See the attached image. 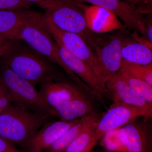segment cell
I'll use <instances>...</instances> for the list:
<instances>
[{"label": "cell", "instance_id": "cell-34", "mask_svg": "<svg viewBox=\"0 0 152 152\" xmlns=\"http://www.w3.org/2000/svg\"></svg>", "mask_w": 152, "mask_h": 152}, {"label": "cell", "instance_id": "cell-2", "mask_svg": "<svg viewBox=\"0 0 152 152\" xmlns=\"http://www.w3.org/2000/svg\"><path fill=\"white\" fill-rule=\"evenodd\" d=\"M0 61V64L7 66L34 86L48 79L62 80L50 61L29 46L23 45L20 41Z\"/></svg>", "mask_w": 152, "mask_h": 152}, {"label": "cell", "instance_id": "cell-24", "mask_svg": "<svg viewBox=\"0 0 152 152\" xmlns=\"http://www.w3.org/2000/svg\"><path fill=\"white\" fill-rule=\"evenodd\" d=\"M33 4L23 0H0V10L20 11L29 10Z\"/></svg>", "mask_w": 152, "mask_h": 152}, {"label": "cell", "instance_id": "cell-4", "mask_svg": "<svg viewBox=\"0 0 152 152\" xmlns=\"http://www.w3.org/2000/svg\"><path fill=\"white\" fill-rule=\"evenodd\" d=\"M45 14L58 27L79 35L94 50L101 35L89 29L83 11L73 0H58Z\"/></svg>", "mask_w": 152, "mask_h": 152}, {"label": "cell", "instance_id": "cell-5", "mask_svg": "<svg viewBox=\"0 0 152 152\" xmlns=\"http://www.w3.org/2000/svg\"><path fill=\"white\" fill-rule=\"evenodd\" d=\"M0 80L5 86L12 102L30 110L53 116V110L44 102L34 85L2 64H0Z\"/></svg>", "mask_w": 152, "mask_h": 152}, {"label": "cell", "instance_id": "cell-26", "mask_svg": "<svg viewBox=\"0 0 152 152\" xmlns=\"http://www.w3.org/2000/svg\"><path fill=\"white\" fill-rule=\"evenodd\" d=\"M17 40H9L0 45V59L5 56L11 52L19 42Z\"/></svg>", "mask_w": 152, "mask_h": 152}, {"label": "cell", "instance_id": "cell-18", "mask_svg": "<svg viewBox=\"0 0 152 152\" xmlns=\"http://www.w3.org/2000/svg\"><path fill=\"white\" fill-rule=\"evenodd\" d=\"M99 117L96 113L80 118L77 122L44 152H63L90 123Z\"/></svg>", "mask_w": 152, "mask_h": 152}, {"label": "cell", "instance_id": "cell-1", "mask_svg": "<svg viewBox=\"0 0 152 152\" xmlns=\"http://www.w3.org/2000/svg\"><path fill=\"white\" fill-rule=\"evenodd\" d=\"M43 15L30 10L18 29L14 39L24 41L34 50L59 66L77 85L83 89H87L86 85L63 61L58 45L44 24Z\"/></svg>", "mask_w": 152, "mask_h": 152}, {"label": "cell", "instance_id": "cell-29", "mask_svg": "<svg viewBox=\"0 0 152 152\" xmlns=\"http://www.w3.org/2000/svg\"><path fill=\"white\" fill-rule=\"evenodd\" d=\"M133 38L137 42L143 44L147 47H148L149 48L152 49V43L149 42L147 39L145 38L141 37L137 33L134 31V33L132 34Z\"/></svg>", "mask_w": 152, "mask_h": 152}, {"label": "cell", "instance_id": "cell-17", "mask_svg": "<svg viewBox=\"0 0 152 152\" xmlns=\"http://www.w3.org/2000/svg\"><path fill=\"white\" fill-rule=\"evenodd\" d=\"M123 61L148 65L152 64V51L148 47L135 40L125 38L121 50Z\"/></svg>", "mask_w": 152, "mask_h": 152}, {"label": "cell", "instance_id": "cell-9", "mask_svg": "<svg viewBox=\"0 0 152 152\" xmlns=\"http://www.w3.org/2000/svg\"><path fill=\"white\" fill-rule=\"evenodd\" d=\"M142 118L120 128V138L128 152H152L151 118Z\"/></svg>", "mask_w": 152, "mask_h": 152}, {"label": "cell", "instance_id": "cell-10", "mask_svg": "<svg viewBox=\"0 0 152 152\" xmlns=\"http://www.w3.org/2000/svg\"><path fill=\"white\" fill-rule=\"evenodd\" d=\"M79 3H87L111 11L124 23L126 28L145 35V19L141 11L121 0H73Z\"/></svg>", "mask_w": 152, "mask_h": 152}, {"label": "cell", "instance_id": "cell-25", "mask_svg": "<svg viewBox=\"0 0 152 152\" xmlns=\"http://www.w3.org/2000/svg\"><path fill=\"white\" fill-rule=\"evenodd\" d=\"M12 102L5 86L0 80V114L7 110Z\"/></svg>", "mask_w": 152, "mask_h": 152}, {"label": "cell", "instance_id": "cell-22", "mask_svg": "<svg viewBox=\"0 0 152 152\" xmlns=\"http://www.w3.org/2000/svg\"><path fill=\"white\" fill-rule=\"evenodd\" d=\"M120 71L131 91L152 105V86L141 80Z\"/></svg>", "mask_w": 152, "mask_h": 152}, {"label": "cell", "instance_id": "cell-30", "mask_svg": "<svg viewBox=\"0 0 152 152\" xmlns=\"http://www.w3.org/2000/svg\"><path fill=\"white\" fill-rule=\"evenodd\" d=\"M152 23H146L145 35L147 36V39L151 42L152 43Z\"/></svg>", "mask_w": 152, "mask_h": 152}, {"label": "cell", "instance_id": "cell-32", "mask_svg": "<svg viewBox=\"0 0 152 152\" xmlns=\"http://www.w3.org/2000/svg\"><path fill=\"white\" fill-rule=\"evenodd\" d=\"M126 1H127V3L128 4L134 6V5L135 4L141 2L145 1H147V0H126Z\"/></svg>", "mask_w": 152, "mask_h": 152}, {"label": "cell", "instance_id": "cell-6", "mask_svg": "<svg viewBox=\"0 0 152 152\" xmlns=\"http://www.w3.org/2000/svg\"><path fill=\"white\" fill-rule=\"evenodd\" d=\"M43 21L47 30L57 43L61 44L66 50L83 60L101 78L100 69L96 56L81 36L61 29L45 14L43 15Z\"/></svg>", "mask_w": 152, "mask_h": 152}, {"label": "cell", "instance_id": "cell-11", "mask_svg": "<svg viewBox=\"0 0 152 152\" xmlns=\"http://www.w3.org/2000/svg\"><path fill=\"white\" fill-rule=\"evenodd\" d=\"M57 44L61 58L66 66L104 100V97L108 94V92L105 84L100 77L83 60L66 50L61 44Z\"/></svg>", "mask_w": 152, "mask_h": 152}, {"label": "cell", "instance_id": "cell-7", "mask_svg": "<svg viewBox=\"0 0 152 152\" xmlns=\"http://www.w3.org/2000/svg\"><path fill=\"white\" fill-rule=\"evenodd\" d=\"M125 38L121 34L101 35L95 47L101 78L105 84L121 70L122 62L121 50Z\"/></svg>", "mask_w": 152, "mask_h": 152}, {"label": "cell", "instance_id": "cell-14", "mask_svg": "<svg viewBox=\"0 0 152 152\" xmlns=\"http://www.w3.org/2000/svg\"><path fill=\"white\" fill-rule=\"evenodd\" d=\"M75 2L83 11L87 27L95 34H105L126 28L111 11L99 6H86Z\"/></svg>", "mask_w": 152, "mask_h": 152}, {"label": "cell", "instance_id": "cell-33", "mask_svg": "<svg viewBox=\"0 0 152 152\" xmlns=\"http://www.w3.org/2000/svg\"><path fill=\"white\" fill-rule=\"evenodd\" d=\"M106 152H108V151H107Z\"/></svg>", "mask_w": 152, "mask_h": 152}, {"label": "cell", "instance_id": "cell-31", "mask_svg": "<svg viewBox=\"0 0 152 152\" xmlns=\"http://www.w3.org/2000/svg\"><path fill=\"white\" fill-rule=\"evenodd\" d=\"M10 39V38L6 36L2 35H0V45L4 44V43L6 42L7 41Z\"/></svg>", "mask_w": 152, "mask_h": 152}, {"label": "cell", "instance_id": "cell-27", "mask_svg": "<svg viewBox=\"0 0 152 152\" xmlns=\"http://www.w3.org/2000/svg\"><path fill=\"white\" fill-rule=\"evenodd\" d=\"M30 3H35L45 11L48 10L52 8L56 3L58 0H23Z\"/></svg>", "mask_w": 152, "mask_h": 152}, {"label": "cell", "instance_id": "cell-28", "mask_svg": "<svg viewBox=\"0 0 152 152\" xmlns=\"http://www.w3.org/2000/svg\"><path fill=\"white\" fill-rule=\"evenodd\" d=\"M0 152H22L13 144L0 136Z\"/></svg>", "mask_w": 152, "mask_h": 152}, {"label": "cell", "instance_id": "cell-21", "mask_svg": "<svg viewBox=\"0 0 152 152\" xmlns=\"http://www.w3.org/2000/svg\"><path fill=\"white\" fill-rule=\"evenodd\" d=\"M121 72L144 81L152 86V64L142 65L123 61Z\"/></svg>", "mask_w": 152, "mask_h": 152}, {"label": "cell", "instance_id": "cell-20", "mask_svg": "<svg viewBox=\"0 0 152 152\" xmlns=\"http://www.w3.org/2000/svg\"><path fill=\"white\" fill-rule=\"evenodd\" d=\"M99 118L85 128L63 152H90L97 142L95 138L96 125Z\"/></svg>", "mask_w": 152, "mask_h": 152}, {"label": "cell", "instance_id": "cell-15", "mask_svg": "<svg viewBox=\"0 0 152 152\" xmlns=\"http://www.w3.org/2000/svg\"><path fill=\"white\" fill-rule=\"evenodd\" d=\"M105 85L113 104L136 107L152 115V105L131 91L121 71L109 79Z\"/></svg>", "mask_w": 152, "mask_h": 152}, {"label": "cell", "instance_id": "cell-13", "mask_svg": "<svg viewBox=\"0 0 152 152\" xmlns=\"http://www.w3.org/2000/svg\"><path fill=\"white\" fill-rule=\"evenodd\" d=\"M79 119L47 123L33 135L24 148L27 152H44Z\"/></svg>", "mask_w": 152, "mask_h": 152}, {"label": "cell", "instance_id": "cell-16", "mask_svg": "<svg viewBox=\"0 0 152 152\" xmlns=\"http://www.w3.org/2000/svg\"><path fill=\"white\" fill-rule=\"evenodd\" d=\"M90 97L85 95L57 105L52 108L53 116L62 121H72L96 113Z\"/></svg>", "mask_w": 152, "mask_h": 152}, {"label": "cell", "instance_id": "cell-8", "mask_svg": "<svg viewBox=\"0 0 152 152\" xmlns=\"http://www.w3.org/2000/svg\"><path fill=\"white\" fill-rule=\"evenodd\" d=\"M152 117V114L139 108L113 104L99 118L95 129V140L98 142L106 133L122 127L138 118Z\"/></svg>", "mask_w": 152, "mask_h": 152}, {"label": "cell", "instance_id": "cell-19", "mask_svg": "<svg viewBox=\"0 0 152 152\" xmlns=\"http://www.w3.org/2000/svg\"><path fill=\"white\" fill-rule=\"evenodd\" d=\"M30 10H0V35L14 40L18 29L28 16Z\"/></svg>", "mask_w": 152, "mask_h": 152}, {"label": "cell", "instance_id": "cell-12", "mask_svg": "<svg viewBox=\"0 0 152 152\" xmlns=\"http://www.w3.org/2000/svg\"><path fill=\"white\" fill-rule=\"evenodd\" d=\"M40 84L39 92L44 102L52 109L55 106L66 101L88 95L77 85L63 81L62 80L48 79Z\"/></svg>", "mask_w": 152, "mask_h": 152}, {"label": "cell", "instance_id": "cell-23", "mask_svg": "<svg viewBox=\"0 0 152 152\" xmlns=\"http://www.w3.org/2000/svg\"><path fill=\"white\" fill-rule=\"evenodd\" d=\"M120 129L106 133L100 139V145L107 151L128 152L124 146L119 135Z\"/></svg>", "mask_w": 152, "mask_h": 152}, {"label": "cell", "instance_id": "cell-3", "mask_svg": "<svg viewBox=\"0 0 152 152\" xmlns=\"http://www.w3.org/2000/svg\"><path fill=\"white\" fill-rule=\"evenodd\" d=\"M52 116L16 104L0 114V136L13 145L24 148L29 140Z\"/></svg>", "mask_w": 152, "mask_h": 152}]
</instances>
